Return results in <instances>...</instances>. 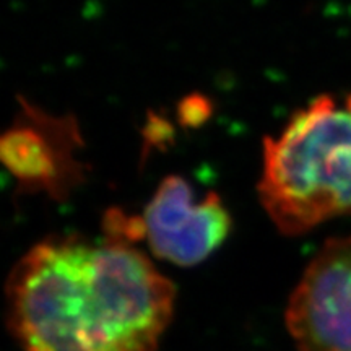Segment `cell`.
<instances>
[{
	"instance_id": "cell-1",
	"label": "cell",
	"mask_w": 351,
	"mask_h": 351,
	"mask_svg": "<svg viewBox=\"0 0 351 351\" xmlns=\"http://www.w3.org/2000/svg\"><path fill=\"white\" fill-rule=\"evenodd\" d=\"M176 289L134 241L54 236L5 285L7 326L23 351H156Z\"/></svg>"
},
{
	"instance_id": "cell-2",
	"label": "cell",
	"mask_w": 351,
	"mask_h": 351,
	"mask_svg": "<svg viewBox=\"0 0 351 351\" xmlns=\"http://www.w3.org/2000/svg\"><path fill=\"white\" fill-rule=\"evenodd\" d=\"M258 199L288 236L351 215V95L319 96L265 138Z\"/></svg>"
},
{
	"instance_id": "cell-3",
	"label": "cell",
	"mask_w": 351,
	"mask_h": 351,
	"mask_svg": "<svg viewBox=\"0 0 351 351\" xmlns=\"http://www.w3.org/2000/svg\"><path fill=\"white\" fill-rule=\"evenodd\" d=\"M285 322L300 351H351V234L328 239L311 258Z\"/></svg>"
},
{
	"instance_id": "cell-4",
	"label": "cell",
	"mask_w": 351,
	"mask_h": 351,
	"mask_svg": "<svg viewBox=\"0 0 351 351\" xmlns=\"http://www.w3.org/2000/svg\"><path fill=\"white\" fill-rule=\"evenodd\" d=\"M140 225L153 256L179 267H192L225 243L232 219L215 192L199 199L186 179L169 176L145 207Z\"/></svg>"
},
{
	"instance_id": "cell-5",
	"label": "cell",
	"mask_w": 351,
	"mask_h": 351,
	"mask_svg": "<svg viewBox=\"0 0 351 351\" xmlns=\"http://www.w3.org/2000/svg\"><path fill=\"white\" fill-rule=\"evenodd\" d=\"M47 129L39 119L13 127L2 138V160L23 186L62 195L78 176L70 147H65L77 143V138L60 137L62 129L54 134Z\"/></svg>"
}]
</instances>
